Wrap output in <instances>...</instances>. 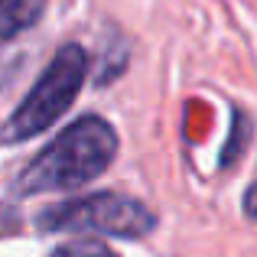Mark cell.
Returning <instances> with one entry per match:
<instances>
[{"mask_svg":"<svg viewBox=\"0 0 257 257\" xmlns=\"http://www.w3.org/2000/svg\"><path fill=\"white\" fill-rule=\"evenodd\" d=\"M117 157V134L101 117H82L65 127L46 150L36 153L30 166L17 176V189L23 195L72 189L98 179Z\"/></svg>","mask_w":257,"mask_h":257,"instance_id":"6da1fadb","label":"cell"},{"mask_svg":"<svg viewBox=\"0 0 257 257\" xmlns=\"http://www.w3.org/2000/svg\"><path fill=\"white\" fill-rule=\"evenodd\" d=\"M85 72H88V52L75 43L62 46L56 52V59L46 65V72L39 75V82L33 85V91L10 114V120L0 131V140L4 144H23V140L49 131L78 98Z\"/></svg>","mask_w":257,"mask_h":257,"instance_id":"7a4b0ae2","label":"cell"},{"mask_svg":"<svg viewBox=\"0 0 257 257\" xmlns=\"http://www.w3.org/2000/svg\"><path fill=\"white\" fill-rule=\"evenodd\" d=\"M43 231H94V234H111V238H144L157 228V215L144 202L117 192H94L85 199H72L62 205H52L39 215L36 221Z\"/></svg>","mask_w":257,"mask_h":257,"instance_id":"3957f363","label":"cell"},{"mask_svg":"<svg viewBox=\"0 0 257 257\" xmlns=\"http://www.w3.org/2000/svg\"><path fill=\"white\" fill-rule=\"evenodd\" d=\"M46 13V0H0V39L20 36L39 23Z\"/></svg>","mask_w":257,"mask_h":257,"instance_id":"277c9868","label":"cell"},{"mask_svg":"<svg viewBox=\"0 0 257 257\" xmlns=\"http://www.w3.org/2000/svg\"><path fill=\"white\" fill-rule=\"evenodd\" d=\"M247 140H251V117H247L244 111H234V117H231V140H228V147L221 150V166H225V170L234 163V157L244 153Z\"/></svg>","mask_w":257,"mask_h":257,"instance_id":"5b68a950","label":"cell"},{"mask_svg":"<svg viewBox=\"0 0 257 257\" xmlns=\"http://www.w3.org/2000/svg\"><path fill=\"white\" fill-rule=\"evenodd\" d=\"M49 257H117L104 241L98 238H82V241H69V244H59Z\"/></svg>","mask_w":257,"mask_h":257,"instance_id":"8992f818","label":"cell"},{"mask_svg":"<svg viewBox=\"0 0 257 257\" xmlns=\"http://www.w3.org/2000/svg\"><path fill=\"white\" fill-rule=\"evenodd\" d=\"M244 212H247V218H257V179L251 182V189L244 192Z\"/></svg>","mask_w":257,"mask_h":257,"instance_id":"52a82bcc","label":"cell"}]
</instances>
